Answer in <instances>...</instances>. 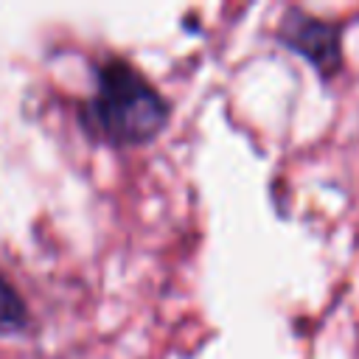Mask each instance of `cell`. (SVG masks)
Masks as SVG:
<instances>
[{
	"mask_svg": "<svg viewBox=\"0 0 359 359\" xmlns=\"http://www.w3.org/2000/svg\"><path fill=\"white\" fill-rule=\"evenodd\" d=\"M168 123V101L132 65L109 59L95 73V93L81 107V126L107 146H143Z\"/></svg>",
	"mask_w": 359,
	"mask_h": 359,
	"instance_id": "obj_1",
	"label": "cell"
},
{
	"mask_svg": "<svg viewBox=\"0 0 359 359\" xmlns=\"http://www.w3.org/2000/svg\"><path fill=\"white\" fill-rule=\"evenodd\" d=\"M280 39L286 48L297 50L303 59H309L323 76H331L339 70L342 62V48H339V28L300 14V11H289L280 22Z\"/></svg>",
	"mask_w": 359,
	"mask_h": 359,
	"instance_id": "obj_2",
	"label": "cell"
},
{
	"mask_svg": "<svg viewBox=\"0 0 359 359\" xmlns=\"http://www.w3.org/2000/svg\"><path fill=\"white\" fill-rule=\"evenodd\" d=\"M28 323V311L17 289L0 272V331H20Z\"/></svg>",
	"mask_w": 359,
	"mask_h": 359,
	"instance_id": "obj_3",
	"label": "cell"
}]
</instances>
